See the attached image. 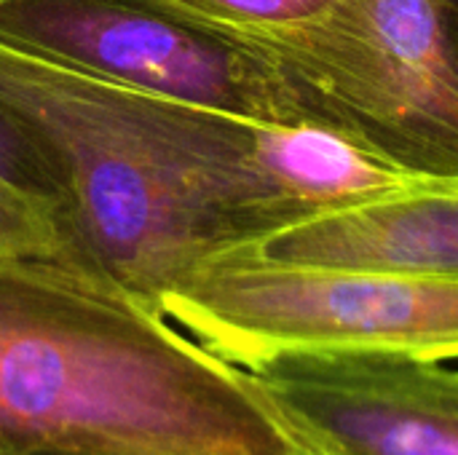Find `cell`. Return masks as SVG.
I'll list each match as a JSON object with an SVG mask.
<instances>
[{"instance_id":"obj_1","label":"cell","mask_w":458,"mask_h":455,"mask_svg":"<svg viewBox=\"0 0 458 455\" xmlns=\"http://www.w3.org/2000/svg\"><path fill=\"white\" fill-rule=\"evenodd\" d=\"M236 123L0 40V172L48 212L64 263L158 311L204 260L250 241Z\"/></svg>"},{"instance_id":"obj_2","label":"cell","mask_w":458,"mask_h":455,"mask_svg":"<svg viewBox=\"0 0 458 455\" xmlns=\"http://www.w3.org/2000/svg\"><path fill=\"white\" fill-rule=\"evenodd\" d=\"M303 455L255 378L115 282L0 255V453Z\"/></svg>"},{"instance_id":"obj_3","label":"cell","mask_w":458,"mask_h":455,"mask_svg":"<svg viewBox=\"0 0 458 455\" xmlns=\"http://www.w3.org/2000/svg\"><path fill=\"white\" fill-rule=\"evenodd\" d=\"M161 314L247 373L303 354L458 362V279L282 263L231 247L161 300Z\"/></svg>"},{"instance_id":"obj_4","label":"cell","mask_w":458,"mask_h":455,"mask_svg":"<svg viewBox=\"0 0 458 455\" xmlns=\"http://www.w3.org/2000/svg\"><path fill=\"white\" fill-rule=\"evenodd\" d=\"M306 115L419 177H458V0H333L260 48Z\"/></svg>"},{"instance_id":"obj_5","label":"cell","mask_w":458,"mask_h":455,"mask_svg":"<svg viewBox=\"0 0 458 455\" xmlns=\"http://www.w3.org/2000/svg\"><path fill=\"white\" fill-rule=\"evenodd\" d=\"M0 40L177 102L258 121H311L271 56L161 0H0Z\"/></svg>"},{"instance_id":"obj_6","label":"cell","mask_w":458,"mask_h":455,"mask_svg":"<svg viewBox=\"0 0 458 455\" xmlns=\"http://www.w3.org/2000/svg\"><path fill=\"white\" fill-rule=\"evenodd\" d=\"M303 455H458V367L282 357L250 373Z\"/></svg>"},{"instance_id":"obj_7","label":"cell","mask_w":458,"mask_h":455,"mask_svg":"<svg viewBox=\"0 0 458 455\" xmlns=\"http://www.w3.org/2000/svg\"><path fill=\"white\" fill-rule=\"evenodd\" d=\"M282 263L458 279V177H427L239 244Z\"/></svg>"},{"instance_id":"obj_8","label":"cell","mask_w":458,"mask_h":455,"mask_svg":"<svg viewBox=\"0 0 458 455\" xmlns=\"http://www.w3.org/2000/svg\"><path fill=\"white\" fill-rule=\"evenodd\" d=\"M250 48H266L287 32L319 19L333 0H161Z\"/></svg>"},{"instance_id":"obj_9","label":"cell","mask_w":458,"mask_h":455,"mask_svg":"<svg viewBox=\"0 0 458 455\" xmlns=\"http://www.w3.org/2000/svg\"><path fill=\"white\" fill-rule=\"evenodd\" d=\"M0 255L64 260L62 236L48 212L0 172Z\"/></svg>"},{"instance_id":"obj_10","label":"cell","mask_w":458,"mask_h":455,"mask_svg":"<svg viewBox=\"0 0 458 455\" xmlns=\"http://www.w3.org/2000/svg\"><path fill=\"white\" fill-rule=\"evenodd\" d=\"M16 455H142V453H97V451H30Z\"/></svg>"},{"instance_id":"obj_11","label":"cell","mask_w":458,"mask_h":455,"mask_svg":"<svg viewBox=\"0 0 458 455\" xmlns=\"http://www.w3.org/2000/svg\"><path fill=\"white\" fill-rule=\"evenodd\" d=\"M0 455H3V453H0Z\"/></svg>"}]
</instances>
